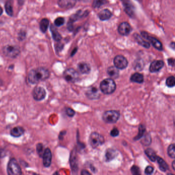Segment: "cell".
I'll use <instances>...</instances> for the list:
<instances>
[{"mask_svg": "<svg viewBox=\"0 0 175 175\" xmlns=\"http://www.w3.org/2000/svg\"><path fill=\"white\" fill-rule=\"evenodd\" d=\"M25 129L21 126H16L12 128L10 131V134L14 137L18 138L22 136L24 134Z\"/></svg>", "mask_w": 175, "mask_h": 175, "instance_id": "15", "label": "cell"}, {"mask_svg": "<svg viewBox=\"0 0 175 175\" xmlns=\"http://www.w3.org/2000/svg\"><path fill=\"white\" fill-rule=\"evenodd\" d=\"M124 5L125 6V10L126 13L129 16H132L134 14V7L132 5L130 4V2L128 0H125L124 1Z\"/></svg>", "mask_w": 175, "mask_h": 175, "instance_id": "18", "label": "cell"}, {"mask_svg": "<svg viewBox=\"0 0 175 175\" xmlns=\"http://www.w3.org/2000/svg\"><path fill=\"white\" fill-rule=\"evenodd\" d=\"M116 88V84L112 79H106L100 84V89L105 94H112Z\"/></svg>", "mask_w": 175, "mask_h": 175, "instance_id": "2", "label": "cell"}, {"mask_svg": "<svg viewBox=\"0 0 175 175\" xmlns=\"http://www.w3.org/2000/svg\"><path fill=\"white\" fill-rule=\"evenodd\" d=\"M122 1H125V0H122Z\"/></svg>", "mask_w": 175, "mask_h": 175, "instance_id": "44", "label": "cell"}, {"mask_svg": "<svg viewBox=\"0 0 175 175\" xmlns=\"http://www.w3.org/2000/svg\"><path fill=\"white\" fill-rule=\"evenodd\" d=\"M164 62L161 60H157L151 63L149 67V71L151 73H156L159 71L163 67Z\"/></svg>", "mask_w": 175, "mask_h": 175, "instance_id": "14", "label": "cell"}, {"mask_svg": "<svg viewBox=\"0 0 175 175\" xmlns=\"http://www.w3.org/2000/svg\"><path fill=\"white\" fill-rule=\"evenodd\" d=\"M89 142L92 147H97L104 143V137L97 132H92L90 136Z\"/></svg>", "mask_w": 175, "mask_h": 175, "instance_id": "6", "label": "cell"}, {"mask_svg": "<svg viewBox=\"0 0 175 175\" xmlns=\"http://www.w3.org/2000/svg\"><path fill=\"white\" fill-rule=\"evenodd\" d=\"M115 66L118 69H123L128 65V61L122 55H117L114 60Z\"/></svg>", "mask_w": 175, "mask_h": 175, "instance_id": "10", "label": "cell"}, {"mask_svg": "<svg viewBox=\"0 0 175 175\" xmlns=\"http://www.w3.org/2000/svg\"><path fill=\"white\" fill-rule=\"evenodd\" d=\"M49 71L45 67H39L29 71L28 80L30 83L37 84L40 81H45L49 77Z\"/></svg>", "mask_w": 175, "mask_h": 175, "instance_id": "1", "label": "cell"}, {"mask_svg": "<svg viewBox=\"0 0 175 175\" xmlns=\"http://www.w3.org/2000/svg\"><path fill=\"white\" fill-rule=\"evenodd\" d=\"M132 174L134 175H139L140 174V171L138 166H133L131 169Z\"/></svg>", "mask_w": 175, "mask_h": 175, "instance_id": "34", "label": "cell"}, {"mask_svg": "<svg viewBox=\"0 0 175 175\" xmlns=\"http://www.w3.org/2000/svg\"><path fill=\"white\" fill-rule=\"evenodd\" d=\"M130 80L132 81L138 83H142L144 80V78L142 75H141L140 73H135L132 75V77L130 78Z\"/></svg>", "mask_w": 175, "mask_h": 175, "instance_id": "24", "label": "cell"}, {"mask_svg": "<svg viewBox=\"0 0 175 175\" xmlns=\"http://www.w3.org/2000/svg\"><path fill=\"white\" fill-rule=\"evenodd\" d=\"M81 174L82 175H90V174L88 171H84V170H83V171H82Z\"/></svg>", "mask_w": 175, "mask_h": 175, "instance_id": "41", "label": "cell"}, {"mask_svg": "<svg viewBox=\"0 0 175 175\" xmlns=\"http://www.w3.org/2000/svg\"><path fill=\"white\" fill-rule=\"evenodd\" d=\"M106 0H94L92 6L94 8H100V7L106 4Z\"/></svg>", "mask_w": 175, "mask_h": 175, "instance_id": "29", "label": "cell"}, {"mask_svg": "<svg viewBox=\"0 0 175 175\" xmlns=\"http://www.w3.org/2000/svg\"><path fill=\"white\" fill-rule=\"evenodd\" d=\"M119 117L120 114L116 110H108L104 112L103 116V120L108 123H116Z\"/></svg>", "mask_w": 175, "mask_h": 175, "instance_id": "5", "label": "cell"}, {"mask_svg": "<svg viewBox=\"0 0 175 175\" xmlns=\"http://www.w3.org/2000/svg\"><path fill=\"white\" fill-rule=\"evenodd\" d=\"M157 161L159 165V168L161 169L162 171H165L169 169V166L166 163L164 160L161 158L160 157H157Z\"/></svg>", "mask_w": 175, "mask_h": 175, "instance_id": "26", "label": "cell"}, {"mask_svg": "<svg viewBox=\"0 0 175 175\" xmlns=\"http://www.w3.org/2000/svg\"><path fill=\"white\" fill-rule=\"evenodd\" d=\"M169 65H171V66H174V60L173 59H169Z\"/></svg>", "mask_w": 175, "mask_h": 175, "instance_id": "40", "label": "cell"}, {"mask_svg": "<svg viewBox=\"0 0 175 175\" xmlns=\"http://www.w3.org/2000/svg\"><path fill=\"white\" fill-rule=\"evenodd\" d=\"M46 93L45 89L41 86H37L33 92V98L36 101H40L45 98Z\"/></svg>", "mask_w": 175, "mask_h": 175, "instance_id": "9", "label": "cell"}, {"mask_svg": "<svg viewBox=\"0 0 175 175\" xmlns=\"http://www.w3.org/2000/svg\"><path fill=\"white\" fill-rule=\"evenodd\" d=\"M107 73L110 77L113 79H116L119 76V70L115 66H110L107 69Z\"/></svg>", "mask_w": 175, "mask_h": 175, "instance_id": "19", "label": "cell"}, {"mask_svg": "<svg viewBox=\"0 0 175 175\" xmlns=\"http://www.w3.org/2000/svg\"><path fill=\"white\" fill-rule=\"evenodd\" d=\"M132 27L127 22H123L120 24L118 27V32L122 36H127L130 33Z\"/></svg>", "mask_w": 175, "mask_h": 175, "instance_id": "12", "label": "cell"}, {"mask_svg": "<svg viewBox=\"0 0 175 175\" xmlns=\"http://www.w3.org/2000/svg\"><path fill=\"white\" fill-rule=\"evenodd\" d=\"M143 142H144L143 143H144L145 145L149 144L151 142V140H150V137H148L147 136L145 138Z\"/></svg>", "mask_w": 175, "mask_h": 175, "instance_id": "39", "label": "cell"}, {"mask_svg": "<svg viewBox=\"0 0 175 175\" xmlns=\"http://www.w3.org/2000/svg\"><path fill=\"white\" fill-rule=\"evenodd\" d=\"M5 8L7 14L9 15V16H12L13 15V7H12V4L10 1H7L5 3Z\"/></svg>", "mask_w": 175, "mask_h": 175, "instance_id": "28", "label": "cell"}, {"mask_svg": "<svg viewBox=\"0 0 175 175\" xmlns=\"http://www.w3.org/2000/svg\"><path fill=\"white\" fill-rule=\"evenodd\" d=\"M140 127L139 128V134H138V136L136 138L137 139H138L140 138L142 136L143 134H144V132H145V129L144 128H143V126H140Z\"/></svg>", "mask_w": 175, "mask_h": 175, "instance_id": "37", "label": "cell"}, {"mask_svg": "<svg viewBox=\"0 0 175 175\" xmlns=\"http://www.w3.org/2000/svg\"><path fill=\"white\" fill-rule=\"evenodd\" d=\"M63 77L67 82L74 83L78 80L79 75L75 69L68 68L64 72Z\"/></svg>", "mask_w": 175, "mask_h": 175, "instance_id": "7", "label": "cell"}, {"mask_svg": "<svg viewBox=\"0 0 175 175\" xmlns=\"http://www.w3.org/2000/svg\"><path fill=\"white\" fill-rule=\"evenodd\" d=\"M117 156L116 151L113 149H108L105 153L106 161H110L115 159Z\"/></svg>", "mask_w": 175, "mask_h": 175, "instance_id": "21", "label": "cell"}, {"mask_svg": "<svg viewBox=\"0 0 175 175\" xmlns=\"http://www.w3.org/2000/svg\"><path fill=\"white\" fill-rule=\"evenodd\" d=\"M87 95L88 98L94 99H97L100 96V94L99 92L98 89L95 88H92L88 90L87 92Z\"/></svg>", "mask_w": 175, "mask_h": 175, "instance_id": "17", "label": "cell"}, {"mask_svg": "<svg viewBox=\"0 0 175 175\" xmlns=\"http://www.w3.org/2000/svg\"><path fill=\"white\" fill-rule=\"evenodd\" d=\"M7 173L10 175H21L22 174V170L20 165L16 159H10L7 165Z\"/></svg>", "mask_w": 175, "mask_h": 175, "instance_id": "4", "label": "cell"}, {"mask_svg": "<svg viewBox=\"0 0 175 175\" xmlns=\"http://www.w3.org/2000/svg\"><path fill=\"white\" fill-rule=\"evenodd\" d=\"M154 171V168L152 166H149L145 169V173L147 175H150L151 174L153 173Z\"/></svg>", "mask_w": 175, "mask_h": 175, "instance_id": "36", "label": "cell"}, {"mask_svg": "<svg viewBox=\"0 0 175 175\" xmlns=\"http://www.w3.org/2000/svg\"><path fill=\"white\" fill-rule=\"evenodd\" d=\"M141 35L143 38L147 39V40L149 41L156 49H158L159 51H162L163 49L162 43L158 39L154 37H150L149 34L145 31L142 32Z\"/></svg>", "mask_w": 175, "mask_h": 175, "instance_id": "8", "label": "cell"}, {"mask_svg": "<svg viewBox=\"0 0 175 175\" xmlns=\"http://www.w3.org/2000/svg\"><path fill=\"white\" fill-rule=\"evenodd\" d=\"M98 16L101 20L106 21L109 20L111 18V16H112V14L108 9H105L100 11L98 14Z\"/></svg>", "mask_w": 175, "mask_h": 175, "instance_id": "16", "label": "cell"}, {"mask_svg": "<svg viewBox=\"0 0 175 175\" xmlns=\"http://www.w3.org/2000/svg\"><path fill=\"white\" fill-rule=\"evenodd\" d=\"M138 1H141V0H138Z\"/></svg>", "mask_w": 175, "mask_h": 175, "instance_id": "45", "label": "cell"}, {"mask_svg": "<svg viewBox=\"0 0 175 175\" xmlns=\"http://www.w3.org/2000/svg\"><path fill=\"white\" fill-rule=\"evenodd\" d=\"M49 20L47 18H43L40 22V27L41 31L43 33H45L47 31L48 27L49 26Z\"/></svg>", "mask_w": 175, "mask_h": 175, "instance_id": "25", "label": "cell"}, {"mask_svg": "<svg viewBox=\"0 0 175 175\" xmlns=\"http://www.w3.org/2000/svg\"><path fill=\"white\" fill-rule=\"evenodd\" d=\"M167 153L170 157L174 159L175 158V145H170L168 149H167Z\"/></svg>", "mask_w": 175, "mask_h": 175, "instance_id": "30", "label": "cell"}, {"mask_svg": "<svg viewBox=\"0 0 175 175\" xmlns=\"http://www.w3.org/2000/svg\"><path fill=\"white\" fill-rule=\"evenodd\" d=\"M44 147L42 143H38L37 145V152L40 157H42L44 152Z\"/></svg>", "mask_w": 175, "mask_h": 175, "instance_id": "31", "label": "cell"}, {"mask_svg": "<svg viewBox=\"0 0 175 175\" xmlns=\"http://www.w3.org/2000/svg\"><path fill=\"white\" fill-rule=\"evenodd\" d=\"M3 9H2V7L0 6V16L2 15V14H3Z\"/></svg>", "mask_w": 175, "mask_h": 175, "instance_id": "42", "label": "cell"}, {"mask_svg": "<svg viewBox=\"0 0 175 175\" xmlns=\"http://www.w3.org/2000/svg\"><path fill=\"white\" fill-rule=\"evenodd\" d=\"M78 69L82 73H88L90 71L89 64L86 63H80L78 65Z\"/></svg>", "mask_w": 175, "mask_h": 175, "instance_id": "20", "label": "cell"}, {"mask_svg": "<svg viewBox=\"0 0 175 175\" xmlns=\"http://www.w3.org/2000/svg\"><path fill=\"white\" fill-rule=\"evenodd\" d=\"M3 53L7 57L16 58L19 55L20 50L16 45H8L3 47Z\"/></svg>", "mask_w": 175, "mask_h": 175, "instance_id": "3", "label": "cell"}, {"mask_svg": "<svg viewBox=\"0 0 175 175\" xmlns=\"http://www.w3.org/2000/svg\"><path fill=\"white\" fill-rule=\"evenodd\" d=\"M76 0H59L58 5L61 8L70 9L75 5Z\"/></svg>", "mask_w": 175, "mask_h": 175, "instance_id": "13", "label": "cell"}, {"mask_svg": "<svg viewBox=\"0 0 175 175\" xmlns=\"http://www.w3.org/2000/svg\"><path fill=\"white\" fill-rule=\"evenodd\" d=\"M51 31L53 38L55 41L59 42L62 39L61 35L59 33V32L57 30V29L55 28V27L53 26V25L51 26Z\"/></svg>", "mask_w": 175, "mask_h": 175, "instance_id": "22", "label": "cell"}, {"mask_svg": "<svg viewBox=\"0 0 175 175\" xmlns=\"http://www.w3.org/2000/svg\"><path fill=\"white\" fill-rule=\"evenodd\" d=\"M175 161H173V169L175 170Z\"/></svg>", "mask_w": 175, "mask_h": 175, "instance_id": "43", "label": "cell"}, {"mask_svg": "<svg viewBox=\"0 0 175 175\" xmlns=\"http://www.w3.org/2000/svg\"><path fill=\"white\" fill-rule=\"evenodd\" d=\"M64 22H65L64 18L62 17H59V18H56L55 21V24L57 26H61L64 24Z\"/></svg>", "mask_w": 175, "mask_h": 175, "instance_id": "33", "label": "cell"}, {"mask_svg": "<svg viewBox=\"0 0 175 175\" xmlns=\"http://www.w3.org/2000/svg\"><path fill=\"white\" fill-rule=\"evenodd\" d=\"M43 165L45 167H48L51 165L52 161V153L49 148L45 149L43 156Z\"/></svg>", "mask_w": 175, "mask_h": 175, "instance_id": "11", "label": "cell"}, {"mask_svg": "<svg viewBox=\"0 0 175 175\" xmlns=\"http://www.w3.org/2000/svg\"><path fill=\"white\" fill-rule=\"evenodd\" d=\"M134 37L139 45H141L142 46H143L147 48H148L150 47V44L148 42L144 41L140 36L136 34L134 35Z\"/></svg>", "mask_w": 175, "mask_h": 175, "instance_id": "23", "label": "cell"}, {"mask_svg": "<svg viewBox=\"0 0 175 175\" xmlns=\"http://www.w3.org/2000/svg\"><path fill=\"white\" fill-rule=\"evenodd\" d=\"M119 130L116 128L112 129V130L110 132V135L112 137L118 136V135H119Z\"/></svg>", "mask_w": 175, "mask_h": 175, "instance_id": "38", "label": "cell"}, {"mask_svg": "<svg viewBox=\"0 0 175 175\" xmlns=\"http://www.w3.org/2000/svg\"><path fill=\"white\" fill-rule=\"evenodd\" d=\"M66 112L67 116L70 117H72L75 115V112L70 108H67V110H66Z\"/></svg>", "mask_w": 175, "mask_h": 175, "instance_id": "35", "label": "cell"}, {"mask_svg": "<svg viewBox=\"0 0 175 175\" xmlns=\"http://www.w3.org/2000/svg\"><path fill=\"white\" fill-rule=\"evenodd\" d=\"M166 84L167 86L169 88H172L175 85V79L174 76H171L167 78L166 81Z\"/></svg>", "mask_w": 175, "mask_h": 175, "instance_id": "32", "label": "cell"}, {"mask_svg": "<svg viewBox=\"0 0 175 175\" xmlns=\"http://www.w3.org/2000/svg\"><path fill=\"white\" fill-rule=\"evenodd\" d=\"M145 154L147 156L149 157V159L151 160V161H154L156 160L157 159V155L154 150L151 149H147L145 151Z\"/></svg>", "mask_w": 175, "mask_h": 175, "instance_id": "27", "label": "cell"}]
</instances>
